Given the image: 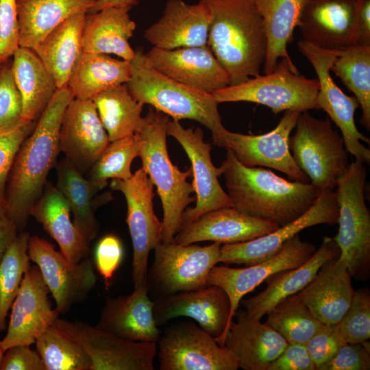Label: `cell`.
<instances>
[{
  "label": "cell",
  "mask_w": 370,
  "mask_h": 370,
  "mask_svg": "<svg viewBox=\"0 0 370 370\" xmlns=\"http://www.w3.org/2000/svg\"><path fill=\"white\" fill-rule=\"evenodd\" d=\"M73 98L67 86L58 88L14 157L7 180L5 210L18 232L25 227L49 171L56 166L62 116Z\"/></svg>",
  "instance_id": "6da1fadb"
},
{
  "label": "cell",
  "mask_w": 370,
  "mask_h": 370,
  "mask_svg": "<svg viewBox=\"0 0 370 370\" xmlns=\"http://www.w3.org/2000/svg\"><path fill=\"white\" fill-rule=\"evenodd\" d=\"M219 166L232 207L262 220L284 225L314 203L320 190L310 183L288 181L262 167L241 163L230 149Z\"/></svg>",
  "instance_id": "7a4b0ae2"
},
{
  "label": "cell",
  "mask_w": 370,
  "mask_h": 370,
  "mask_svg": "<svg viewBox=\"0 0 370 370\" xmlns=\"http://www.w3.org/2000/svg\"><path fill=\"white\" fill-rule=\"evenodd\" d=\"M209 9L208 46L230 77V85L260 75L267 52L261 16L253 0H199Z\"/></svg>",
  "instance_id": "3957f363"
},
{
  "label": "cell",
  "mask_w": 370,
  "mask_h": 370,
  "mask_svg": "<svg viewBox=\"0 0 370 370\" xmlns=\"http://www.w3.org/2000/svg\"><path fill=\"white\" fill-rule=\"evenodd\" d=\"M132 74L127 85L139 102L180 121L194 120L209 129L212 143L225 148L219 103L212 93L179 83L150 67L142 49L130 61Z\"/></svg>",
  "instance_id": "277c9868"
},
{
  "label": "cell",
  "mask_w": 370,
  "mask_h": 370,
  "mask_svg": "<svg viewBox=\"0 0 370 370\" xmlns=\"http://www.w3.org/2000/svg\"><path fill=\"white\" fill-rule=\"evenodd\" d=\"M139 156L142 166L160 198L163 210L162 243L174 241L182 223V215L194 201V189L187 179L190 168L182 171L171 162L166 145V125L169 116L152 107L144 116Z\"/></svg>",
  "instance_id": "5b68a950"
},
{
  "label": "cell",
  "mask_w": 370,
  "mask_h": 370,
  "mask_svg": "<svg viewBox=\"0 0 370 370\" xmlns=\"http://www.w3.org/2000/svg\"><path fill=\"white\" fill-rule=\"evenodd\" d=\"M367 176L364 163L349 164L335 191L338 206V230L335 237L338 260L352 278L367 281L370 277V212L365 200Z\"/></svg>",
  "instance_id": "8992f818"
},
{
  "label": "cell",
  "mask_w": 370,
  "mask_h": 370,
  "mask_svg": "<svg viewBox=\"0 0 370 370\" xmlns=\"http://www.w3.org/2000/svg\"><path fill=\"white\" fill-rule=\"evenodd\" d=\"M295 127L289 148L297 166L320 190H334L349 164L341 134L329 118L317 119L308 111L300 113Z\"/></svg>",
  "instance_id": "52a82bcc"
},
{
  "label": "cell",
  "mask_w": 370,
  "mask_h": 370,
  "mask_svg": "<svg viewBox=\"0 0 370 370\" xmlns=\"http://www.w3.org/2000/svg\"><path fill=\"white\" fill-rule=\"evenodd\" d=\"M317 79L299 74L293 62L280 59L270 73L258 75L212 92L219 103L247 101L266 106L274 114L282 111L319 110Z\"/></svg>",
  "instance_id": "ba28073f"
},
{
  "label": "cell",
  "mask_w": 370,
  "mask_h": 370,
  "mask_svg": "<svg viewBox=\"0 0 370 370\" xmlns=\"http://www.w3.org/2000/svg\"><path fill=\"white\" fill-rule=\"evenodd\" d=\"M110 187L126 200V222L133 246L132 279L136 288L148 283L149 254L162 241V223L153 208L154 186L140 167L128 180L113 179Z\"/></svg>",
  "instance_id": "9c48e42d"
},
{
  "label": "cell",
  "mask_w": 370,
  "mask_h": 370,
  "mask_svg": "<svg viewBox=\"0 0 370 370\" xmlns=\"http://www.w3.org/2000/svg\"><path fill=\"white\" fill-rule=\"evenodd\" d=\"M221 245L161 242L153 249L154 261L147 276L149 286L153 285L161 296L206 286L210 271L219 262Z\"/></svg>",
  "instance_id": "30bf717a"
},
{
  "label": "cell",
  "mask_w": 370,
  "mask_h": 370,
  "mask_svg": "<svg viewBox=\"0 0 370 370\" xmlns=\"http://www.w3.org/2000/svg\"><path fill=\"white\" fill-rule=\"evenodd\" d=\"M160 370H236L234 354L192 323L168 327L157 342Z\"/></svg>",
  "instance_id": "8fae6325"
},
{
  "label": "cell",
  "mask_w": 370,
  "mask_h": 370,
  "mask_svg": "<svg viewBox=\"0 0 370 370\" xmlns=\"http://www.w3.org/2000/svg\"><path fill=\"white\" fill-rule=\"evenodd\" d=\"M53 325L84 349L91 370L154 369L157 343L125 340L79 321L58 317Z\"/></svg>",
  "instance_id": "7c38bea8"
},
{
  "label": "cell",
  "mask_w": 370,
  "mask_h": 370,
  "mask_svg": "<svg viewBox=\"0 0 370 370\" xmlns=\"http://www.w3.org/2000/svg\"><path fill=\"white\" fill-rule=\"evenodd\" d=\"M299 52L314 68L319 84L317 103L341 132L347 151L356 160L369 164L370 150L360 140L370 144L369 139L357 129L354 114L358 107L357 99L345 94L335 84L330 74V68L341 51L326 50L308 44L303 40L297 43Z\"/></svg>",
  "instance_id": "4fadbf2b"
},
{
  "label": "cell",
  "mask_w": 370,
  "mask_h": 370,
  "mask_svg": "<svg viewBox=\"0 0 370 370\" xmlns=\"http://www.w3.org/2000/svg\"><path fill=\"white\" fill-rule=\"evenodd\" d=\"M28 254L39 268L59 314L84 299L96 284L97 277L90 259L72 264L52 244L38 236H30Z\"/></svg>",
  "instance_id": "5bb4252c"
},
{
  "label": "cell",
  "mask_w": 370,
  "mask_h": 370,
  "mask_svg": "<svg viewBox=\"0 0 370 370\" xmlns=\"http://www.w3.org/2000/svg\"><path fill=\"white\" fill-rule=\"evenodd\" d=\"M338 218L334 190H321L312 206L302 215L274 231L255 239L221 246L219 262L249 266L275 256L284 244L303 230L320 224L333 225Z\"/></svg>",
  "instance_id": "9a60e30c"
},
{
  "label": "cell",
  "mask_w": 370,
  "mask_h": 370,
  "mask_svg": "<svg viewBox=\"0 0 370 370\" xmlns=\"http://www.w3.org/2000/svg\"><path fill=\"white\" fill-rule=\"evenodd\" d=\"M300 113L285 111L278 125L263 134H243L226 129L223 133L225 149H230L244 165L273 169L295 181L309 183L294 161L289 148L291 133Z\"/></svg>",
  "instance_id": "2e32d148"
},
{
  "label": "cell",
  "mask_w": 370,
  "mask_h": 370,
  "mask_svg": "<svg viewBox=\"0 0 370 370\" xmlns=\"http://www.w3.org/2000/svg\"><path fill=\"white\" fill-rule=\"evenodd\" d=\"M166 133L180 143L191 164V184L196 201L195 206L184 210L182 222L194 220L210 210L232 206L219 181V177L221 175L220 167H216L211 159L212 146L204 141L201 129H186L180 121L169 119Z\"/></svg>",
  "instance_id": "e0dca14e"
},
{
  "label": "cell",
  "mask_w": 370,
  "mask_h": 370,
  "mask_svg": "<svg viewBox=\"0 0 370 370\" xmlns=\"http://www.w3.org/2000/svg\"><path fill=\"white\" fill-rule=\"evenodd\" d=\"M315 251L313 244L302 241L297 234L287 241L275 256L261 262L243 268L214 266L207 276L206 286H218L227 293L231 304L230 319L233 320L245 295L271 275L301 265Z\"/></svg>",
  "instance_id": "ac0fdd59"
},
{
  "label": "cell",
  "mask_w": 370,
  "mask_h": 370,
  "mask_svg": "<svg viewBox=\"0 0 370 370\" xmlns=\"http://www.w3.org/2000/svg\"><path fill=\"white\" fill-rule=\"evenodd\" d=\"M230 311L227 293L215 285L160 296L153 301V316L158 326L179 317H189L221 346L233 321Z\"/></svg>",
  "instance_id": "d6986e66"
},
{
  "label": "cell",
  "mask_w": 370,
  "mask_h": 370,
  "mask_svg": "<svg viewBox=\"0 0 370 370\" xmlns=\"http://www.w3.org/2000/svg\"><path fill=\"white\" fill-rule=\"evenodd\" d=\"M92 99L73 98L62 119L59 146L81 173H88L110 143Z\"/></svg>",
  "instance_id": "ffe728a7"
},
{
  "label": "cell",
  "mask_w": 370,
  "mask_h": 370,
  "mask_svg": "<svg viewBox=\"0 0 370 370\" xmlns=\"http://www.w3.org/2000/svg\"><path fill=\"white\" fill-rule=\"evenodd\" d=\"M147 64L182 84L212 93L230 85V77L208 46L164 49L145 53Z\"/></svg>",
  "instance_id": "44dd1931"
},
{
  "label": "cell",
  "mask_w": 370,
  "mask_h": 370,
  "mask_svg": "<svg viewBox=\"0 0 370 370\" xmlns=\"http://www.w3.org/2000/svg\"><path fill=\"white\" fill-rule=\"evenodd\" d=\"M49 293L38 266L30 267L10 308L7 332L1 340L4 351L15 345H31L54 323L59 313L51 308Z\"/></svg>",
  "instance_id": "7402d4cb"
},
{
  "label": "cell",
  "mask_w": 370,
  "mask_h": 370,
  "mask_svg": "<svg viewBox=\"0 0 370 370\" xmlns=\"http://www.w3.org/2000/svg\"><path fill=\"white\" fill-rule=\"evenodd\" d=\"M358 0H308L297 27L302 40L341 51L357 45Z\"/></svg>",
  "instance_id": "603a6c76"
},
{
  "label": "cell",
  "mask_w": 370,
  "mask_h": 370,
  "mask_svg": "<svg viewBox=\"0 0 370 370\" xmlns=\"http://www.w3.org/2000/svg\"><path fill=\"white\" fill-rule=\"evenodd\" d=\"M280 226L245 214L232 206L207 212L194 220L183 221L174 238L180 245L201 241L232 244L266 235Z\"/></svg>",
  "instance_id": "cb8c5ba5"
},
{
  "label": "cell",
  "mask_w": 370,
  "mask_h": 370,
  "mask_svg": "<svg viewBox=\"0 0 370 370\" xmlns=\"http://www.w3.org/2000/svg\"><path fill=\"white\" fill-rule=\"evenodd\" d=\"M148 283L127 295L108 297L97 328L130 341L157 343L160 331L153 316V301Z\"/></svg>",
  "instance_id": "d4e9b609"
},
{
  "label": "cell",
  "mask_w": 370,
  "mask_h": 370,
  "mask_svg": "<svg viewBox=\"0 0 370 370\" xmlns=\"http://www.w3.org/2000/svg\"><path fill=\"white\" fill-rule=\"evenodd\" d=\"M210 12L199 1L168 0L162 16L145 31V38L154 47L173 49L208 45Z\"/></svg>",
  "instance_id": "484cf974"
},
{
  "label": "cell",
  "mask_w": 370,
  "mask_h": 370,
  "mask_svg": "<svg viewBox=\"0 0 370 370\" xmlns=\"http://www.w3.org/2000/svg\"><path fill=\"white\" fill-rule=\"evenodd\" d=\"M234 316L236 321H232L223 346L236 358L238 368L267 370L288 343L266 322L248 317L245 310Z\"/></svg>",
  "instance_id": "4316f807"
},
{
  "label": "cell",
  "mask_w": 370,
  "mask_h": 370,
  "mask_svg": "<svg viewBox=\"0 0 370 370\" xmlns=\"http://www.w3.org/2000/svg\"><path fill=\"white\" fill-rule=\"evenodd\" d=\"M336 257L325 261L299 295L323 324H337L347 311L354 293L352 275Z\"/></svg>",
  "instance_id": "83f0119b"
},
{
  "label": "cell",
  "mask_w": 370,
  "mask_h": 370,
  "mask_svg": "<svg viewBox=\"0 0 370 370\" xmlns=\"http://www.w3.org/2000/svg\"><path fill=\"white\" fill-rule=\"evenodd\" d=\"M339 249L333 238L325 236L321 246L301 265L271 275L267 286L258 295L241 299L245 313L252 319L260 320L277 304L298 293L313 279L321 265L327 260L338 257Z\"/></svg>",
  "instance_id": "f1b7e54d"
},
{
  "label": "cell",
  "mask_w": 370,
  "mask_h": 370,
  "mask_svg": "<svg viewBox=\"0 0 370 370\" xmlns=\"http://www.w3.org/2000/svg\"><path fill=\"white\" fill-rule=\"evenodd\" d=\"M56 187L69 203L73 216V223L86 243L95 238L99 223L95 211L113 199L110 192L102 188L77 170L66 158L56 164Z\"/></svg>",
  "instance_id": "f546056e"
},
{
  "label": "cell",
  "mask_w": 370,
  "mask_h": 370,
  "mask_svg": "<svg viewBox=\"0 0 370 370\" xmlns=\"http://www.w3.org/2000/svg\"><path fill=\"white\" fill-rule=\"evenodd\" d=\"M132 7L116 5L87 13L83 32V51L114 54L122 60L132 61L135 51L129 40L136 27L129 14Z\"/></svg>",
  "instance_id": "4dcf8cb0"
},
{
  "label": "cell",
  "mask_w": 370,
  "mask_h": 370,
  "mask_svg": "<svg viewBox=\"0 0 370 370\" xmlns=\"http://www.w3.org/2000/svg\"><path fill=\"white\" fill-rule=\"evenodd\" d=\"M29 215L56 241L71 263L80 262L88 254L89 245L71 221L69 203L56 186L46 184Z\"/></svg>",
  "instance_id": "1f68e13d"
},
{
  "label": "cell",
  "mask_w": 370,
  "mask_h": 370,
  "mask_svg": "<svg viewBox=\"0 0 370 370\" xmlns=\"http://www.w3.org/2000/svg\"><path fill=\"white\" fill-rule=\"evenodd\" d=\"M96 0H17L19 47L34 51L71 16L88 13Z\"/></svg>",
  "instance_id": "d6a6232c"
},
{
  "label": "cell",
  "mask_w": 370,
  "mask_h": 370,
  "mask_svg": "<svg viewBox=\"0 0 370 370\" xmlns=\"http://www.w3.org/2000/svg\"><path fill=\"white\" fill-rule=\"evenodd\" d=\"M12 72L22 100V121H37L58 88L36 53L18 47L12 56Z\"/></svg>",
  "instance_id": "836d02e7"
},
{
  "label": "cell",
  "mask_w": 370,
  "mask_h": 370,
  "mask_svg": "<svg viewBox=\"0 0 370 370\" xmlns=\"http://www.w3.org/2000/svg\"><path fill=\"white\" fill-rule=\"evenodd\" d=\"M86 13L74 14L51 32L34 51L53 77L58 88L67 86L83 53Z\"/></svg>",
  "instance_id": "e575fe53"
},
{
  "label": "cell",
  "mask_w": 370,
  "mask_h": 370,
  "mask_svg": "<svg viewBox=\"0 0 370 370\" xmlns=\"http://www.w3.org/2000/svg\"><path fill=\"white\" fill-rule=\"evenodd\" d=\"M263 23L267 52L263 71L271 73L280 59L293 62L287 50L308 0H253Z\"/></svg>",
  "instance_id": "d590c367"
},
{
  "label": "cell",
  "mask_w": 370,
  "mask_h": 370,
  "mask_svg": "<svg viewBox=\"0 0 370 370\" xmlns=\"http://www.w3.org/2000/svg\"><path fill=\"white\" fill-rule=\"evenodd\" d=\"M132 74L130 62L106 54L84 52L67 83L74 98L92 99L114 86L127 84Z\"/></svg>",
  "instance_id": "8d00e7d4"
},
{
  "label": "cell",
  "mask_w": 370,
  "mask_h": 370,
  "mask_svg": "<svg viewBox=\"0 0 370 370\" xmlns=\"http://www.w3.org/2000/svg\"><path fill=\"white\" fill-rule=\"evenodd\" d=\"M92 100L110 142L134 135L143 127L144 104L133 97L127 84L111 88Z\"/></svg>",
  "instance_id": "74e56055"
},
{
  "label": "cell",
  "mask_w": 370,
  "mask_h": 370,
  "mask_svg": "<svg viewBox=\"0 0 370 370\" xmlns=\"http://www.w3.org/2000/svg\"><path fill=\"white\" fill-rule=\"evenodd\" d=\"M354 93L362 111L360 123L370 130V45H355L341 51L330 68Z\"/></svg>",
  "instance_id": "f35d334b"
},
{
  "label": "cell",
  "mask_w": 370,
  "mask_h": 370,
  "mask_svg": "<svg viewBox=\"0 0 370 370\" xmlns=\"http://www.w3.org/2000/svg\"><path fill=\"white\" fill-rule=\"evenodd\" d=\"M267 315L266 323L288 343L306 344L323 325L310 312L299 293L280 301Z\"/></svg>",
  "instance_id": "ab89813d"
},
{
  "label": "cell",
  "mask_w": 370,
  "mask_h": 370,
  "mask_svg": "<svg viewBox=\"0 0 370 370\" xmlns=\"http://www.w3.org/2000/svg\"><path fill=\"white\" fill-rule=\"evenodd\" d=\"M29 237L27 232H18L0 262V334L7 328L9 310L30 267Z\"/></svg>",
  "instance_id": "60d3db41"
},
{
  "label": "cell",
  "mask_w": 370,
  "mask_h": 370,
  "mask_svg": "<svg viewBox=\"0 0 370 370\" xmlns=\"http://www.w3.org/2000/svg\"><path fill=\"white\" fill-rule=\"evenodd\" d=\"M35 343L46 370H91V360L84 349L53 324Z\"/></svg>",
  "instance_id": "b9f144b4"
},
{
  "label": "cell",
  "mask_w": 370,
  "mask_h": 370,
  "mask_svg": "<svg viewBox=\"0 0 370 370\" xmlns=\"http://www.w3.org/2000/svg\"><path fill=\"white\" fill-rule=\"evenodd\" d=\"M140 138L138 133L110 142L109 145L88 172V179L102 188L108 186V180H126L133 173L131 165L139 156Z\"/></svg>",
  "instance_id": "7bdbcfd3"
},
{
  "label": "cell",
  "mask_w": 370,
  "mask_h": 370,
  "mask_svg": "<svg viewBox=\"0 0 370 370\" xmlns=\"http://www.w3.org/2000/svg\"><path fill=\"white\" fill-rule=\"evenodd\" d=\"M345 343H362L370 338V292L368 288L355 291L351 304L336 324Z\"/></svg>",
  "instance_id": "ee69618b"
},
{
  "label": "cell",
  "mask_w": 370,
  "mask_h": 370,
  "mask_svg": "<svg viewBox=\"0 0 370 370\" xmlns=\"http://www.w3.org/2000/svg\"><path fill=\"white\" fill-rule=\"evenodd\" d=\"M36 123L22 121L14 126L0 130V205L5 208V188L12 162L20 145Z\"/></svg>",
  "instance_id": "f6af8a7d"
},
{
  "label": "cell",
  "mask_w": 370,
  "mask_h": 370,
  "mask_svg": "<svg viewBox=\"0 0 370 370\" xmlns=\"http://www.w3.org/2000/svg\"><path fill=\"white\" fill-rule=\"evenodd\" d=\"M12 66L11 58L0 64V130L22 121V100Z\"/></svg>",
  "instance_id": "bcb514c9"
},
{
  "label": "cell",
  "mask_w": 370,
  "mask_h": 370,
  "mask_svg": "<svg viewBox=\"0 0 370 370\" xmlns=\"http://www.w3.org/2000/svg\"><path fill=\"white\" fill-rule=\"evenodd\" d=\"M345 342L340 335L336 324H323L306 343L316 370H323Z\"/></svg>",
  "instance_id": "7dc6e473"
},
{
  "label": "cell",
  "mask_w": 370,
  "mask_h": 370,
  "mask_svg": "<svg viewBox=\"0 0 370 370\" xmlns=\"http://www.w3.org/2000/svg\"><path fill=\"white\" fill-rule=\"evenodd\" d=\"M94 255L96 268L108 288L123 258L122 243L114 234L106 235L97 243Z\"/></svg>",
  "instance_id": "c3c4849f"
},
{
  "label": "cell",
  "mask_w": 370,
  "mask_h": 370,
  "mask_svg": "<svg viewBox=\"0 0 370 370\" xmlns=\"http://www.w3.org/2000/svg\"><path fill=\"white\" fill-rule=\"evenodd\" d=\"M19 47L17 0H0V64Z\"/></svg>",
  "instance_id": "681fc988"
},
{
  "label": "cell",
  "mask_w": 370,
  "mask_h": 370,
  "mask_svg": "<svg viewBox=\"0 0 370 370\" xmlns=\"http://www.w3.org/2000/svg\"><path fill=\"white\" fill-rule=\"evenodd\" d=\"M370 369L369 341L343 344L323 370Z\"/></svg>",
  "instance_id": "f907efd6"
},
{
  "label": "cell",
  "mask_w": 370,
  "mask_h": 370,
  "mask_svg": "<svg viewBox=\"0 0 370 370\" xmlns=\"http://www.w3.org/2000/svg\"><path fill=\"white\" fill-rule=\"evenodd\" d=\"M0 370H46V368L37 351L31 349L30 345H18L5 351Z\"/></svg>",
  "instance_id": "816d5d0a"
},
{
  "label": "cell",
  "mask_w": 370,
  "mask_h": 370,
  "mask_svg": "<svg viewBox=\"0 0 370 370\" xmlns=\"http://www.w3.org/2000/svg\"><path fill=\"white\" fill-rule=\"evenodd\" d=\"M267 370H316L306 344L288 343Z\"/></svg>",
  "instance_id": "f5cc1de1"
},
{
  "label": "cell",
  "mask_w": 370,
  "mask_h": 370,
  "mask_svg": "<svg viewBox=\"0 0 370 370\" xmlns=\"http://www.w3.org/2000/svg\"><path fill=\"white\" fill-rule=\"evenodd\" d=\"M357 32V44L370 45V0H358Z\"/></svg>",
  "instance_id": "db71d44e"
},
{
  "label": "cell",
  "mask_w": 370,
  "mask_h": 370,
  "mask_svg": "<svg viewBox=\"0 0 370 370\" xmlns=\"http://www.w3.org/2000/svg\"><path fill=\"white\" fill-rule=\"evenodd\" d=\"M18 231L8 217L4 206L0 205V262Z\"/></svg>",
  "instance_id": "11a10c76"
},
{
  "label": "cell",
  "mask_w": 370,
  "mask_h": 370,
  "mask_svg": "<svg viewBox=\"0 0 370 370\" xmlns=\"http://www.w3.org/2000/svg\"><path fill=\"white\" fill-rule=\"evenodd\" d=\"M137 3V0H96L93 6L89 10L88 13H94L112 6L122 5L134 6Z\"/></svg>",
  "instance_id": "9f6ffc18"
},
{
  "label": "cell",
  "mask_w": 370,
  "mask_h": 370,
  "mask_svg": "<svg viewBox=\"0 0 370 370\" xmlns=\"http://www.w3.org/2000/svg\"><path fill=\"white\" fill-rule=\"evenodd\" d=\"M4 352H5V351H4V349H3V347H2L1 340H0V363H1V360H2Z\"/></svg>",
  "instance_id": "6f0895ef"
}]
</instances>
